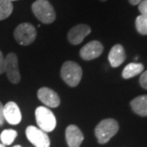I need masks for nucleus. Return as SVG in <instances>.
<instances>
[{
  "instance_id": "f03ea898",
  "label": "nucleus",
  "mask_w": 147,
  "mask_h": 147,
  "mask_svg": "<svg viewBox=\"0 0 147 147\" xmlns=\"http://www.w3.org/2000/svg\"><path fill=\"white\" fill-rule=\"evenodd\" d=\"M83 70L81 66L76 62L67 61L62 65L61 76L65 84L69 87H76L81 81Z\"/></svg>"
},
{
  "instance_id": "ddd939ff",
  "label": "nucleus",
  "mask_w": 147,
  "mask_h": 147,
  "mask_svg": "<svg viewBox=\"0 0 147 147\" xmlns=\"http://www.w3.org/2000/svg\"><path fill=\"white\" fill-rule=\"evenodd\" d=\"M108 59L112 67L116 68L121 65L126 60V53L121 44H116L110 49Z\"/></svg>"
},
{
  "instance_id": "f8f14e48",
  "label": "nucleus",
  "mask_w": 147,
  "mask_h": 147,
  "mask_svg": "<svg viewBox=\"0 0 147 147\" xmlns=\"http://www.w3.org/2000/svg\"><path fill=\"white\" fill-rule=\"evenodd\" d=\"M65 139L69 147H79L84 141L83 132L76 125L71 124L65 130Z\"/></svg>"
},
{
  "instance_id": "20e7f679",
  "label": "nucleus",
  "mask_w": 147,
  "mask_h": 147,
  "mask_svg": "<svg viewBox=\"0 0 147 147\" xmlns=\"http://www.w3.org/2000/svg\"><path fill=\"white\" fill-rule=\"evenodd\" d=\"M35 119L38 127L45 132H50L57 126V119L52 110L47 107L39 106L35 110Z\"/></svg>"
},
{
  "instance_id": "6ab92c4d",
  "label": "nucleus",
  "mask_w": 147,
  "mask_h": 147,
  "mask_svg": "<svg viewBox=\"0 0 147 147\" xmlns=\"http://www.w3.org/2000/svg\"><path fill=\"white\" fill-rule=\"evenodd\" d=\"M138 10L141 12V15L147 17V0H142L138 4Z\"/></svg>"
},
{
  "instance_id": "f3484780",
  "label": "nucleus",
  "mask_w": 147,
  "mask_h": 147,
  "mask_svg": "<svg viewBox=\"0 0 147 147\" xmlns=\"http://www.w3.org/2000/svg\"><path fill=\"white\" fill-rule=\"evenodd\" d=\"M17 137V131L13 129H5L2 131L0 135V139L4 146H9L15 141Z\"/></svg>"
},
{
  "instance_id": "1a4fd4ad",
  "label": "nucleus",
  "mask_w": 147,
  "mask_h": 147,
  "mask_svg": "<svg viewBox=\"0 0 147 147\" xmlns=\"http://www.w3.org/2000/svg\"><path fill=\"white\" fill-rule=\"evenodd\" d=\"M38 97L47 107L56 108L61 104V99L58 94L49 88H41L38 91Z\"/></svg>"
},
{
  "instance_id": "aec40b11",
  "label": "nucleus",
  "mask_w": 147,
  "mask_h": 147,
  "mask_svg": "<svg viewBox=\"0 0 147 147\" xmlns=\"http://www.w3.org/2000/svg\"><path fill=\"white\" fill-rule=\"evenodd\" d=\"M140 84L143 88L147 89V70L142 74L140 77Z\"/></svg>"
},
{
  "instance_id": "7ed1b4c3",
  "label": "nucleus",
  "mask_w": 147,
  "mask_h": 147,
  "mask_svg": "<svg viewBox=\"0 0 147 147\" xmlns=\"http://www.w3.org/2000/svg\"><path fill=\"white\" fill-rule=\"evenodd\" d=\"M34 16L43 24H51L56 20V12L47 0H37L32 4Z\"/></svg>"
},
{
  "instance_id": "39448f33",
  "label": "nucleus",
  "mask_w": 147,
  "mask_h": 147,
  "mask_svg": "<svg viewBox=\"0 0 147 147\" xmlns=\"http://www.w3.org/2000/svg\"><path fill=\"white\" fill-rule=\"evenodd\" d=\"M36 29L30 23H22L16 27L14 37L16 42L22 46H28L35 40Z\"/></svg>"
},
{
  "instance_id": "9d476101",
  "label": "nucleus",
  "mask_w": 147,
  "mask_h": 147,
  "mask_svg": "<svg viewBox=\"0 0 147 147\" xmlns=\"http://www.w3.org/2000/svg\"><path fill=\"white\" fill-rule=\"evenodd\" d=\"M91 33V28L88 25L80 24L77 25L70 29L69 31L68 38L69 42L73 45H78L84 41V39Z\"/></svg>"
},
{
  "instance_id": "0eeeda50",
  "label": "nucleus",
  "mask_w": 147,
  "mask_h": 147,
  "mask_svg": "<svg viewBox=\"0 0 147 147\" xmlns=\"http://www.w3.org/2000/svg\"><path fill=\"white\" fill-rule=\"evenodd\" d=\"M5 73L11 83L18 84L21 74L18 67V58L15 53H9L5 57Z\"/></svg>"
},
{
  "instance_id": "6e6552de",
  "label": "nucleus",
  "mask_w": 147,
  "mask_h": 147,
  "mask_svg": "<svg viewBox=\"0 0 147 147\" xmlns=\"http://www.w3.org/2000/svg\"><path fill=\"white\" fill-rule=\"evenodd\" d=\"M104 47L99 41L93 40L84 45L79 51V55L85 61H92L99 57L103 53Z\"/></svg>"
},
{
  "instance_id": "4be33fe9",
  "label": "nucleus",
  "mask_w": 147,
  "mask_h": 147,
  "mask_svg": "<svg viewBox=\"0 0 147 147\" xmlns=\"http://www.w3.org/2000/svg\"><path fill=\"white\" fill-rule=\"evenodd\" d=\"M4 115H3V105L0 101V126H2L4 123Z\"/></svg>"
},
{
  "instance_id": "b1692460",
  "label": "nucleus",
  "mask_w": 147,
  "mask_h": 147,
  "mask_svg": "<svg viewBox=\"0 0 147 147\" xmlns=\"http://www.w3.org/2000/svg\"><path fill=\"white\" fill-rule=\"evenodd\" d=\"M0 147H5V146L3 144H0Z\"/></svg>"
},
{
  "instance_id": "393cba45",
  "label": "nucleus",
  "mask_w": 147,
  "mask_h": 147,
  "mask_svg": "<svg viewBox=\"0 0 147 147\" xmlns=\"http://www.w3.org/2000/svg\"><path fill=\"white\" fill-rule=\"evenodd\" d=\"M13 147H21V146H13Z\"/></svg>"
},
{
  "instance_id": "a211bd4d",
  "label": "nucleus",
  "mask_w": 147,
  "mask_h": 147,
  "mask_svg": "<svg viewBox=\"0 0 147 147\" xmlns=\"http://www.w3.org/2000/svg\"><path fill=\"white\" fill-rule=\"evenodd\" d=\"M136 28L137 32L142 35H147V17L138 16L136 19Z\"/></svg>"
},
{
  "instance_id": "a878e982",
  "label": "nucleus",
  "mask_w": 147,
  "mask_h": 147,
  "mask_svg": "<svg viewBox=\"0 0 147 147\" xmlns=\"http://www.w3.org/2000/svg\"><path fill=\"white\" fill-rule=\"evenodd\" d=\"M9 1H11V2H13V1H17V0H9Z\"/></svg>"
},
{
  "instance_id": "dca6fc26",
  "label": "nucleus",
  "mask_w": 147,
  "mask_h": 147,
  "mask_svg": "<svg viewBox=\"0 0 147 147\" xmlns=\"http://www.w3.org/2000/svg\"><path fill=\"white\" fill-rule=\"evenodd\" d=\"M13 11V4L9 0H0V21L9 17Z\"/></svg>"
},
{
  "instance_id": "bb28decb",
  "label": "nucleus",
  "mask_w": 147,
  "mask_h": 147,
  "mask_svg": "<svg viewBox=\"0 0 147 147\" xmlns=\"http://www.w3.org/2000/svg\"><path fill=\"white\" fill-rule=\"evenodd\" d=\"M101 1H106V0H101Z\"/></svg>"
},
{
  "instance_id": "2eb2a0df",
  "label": "nucleus",
  "mask_w": 147,
  "mask_h": 147,
  "mask_svg": "<svg viewBox=\"0 0 147 147\" xmlns=\"http://www.w3.org/2000/svg\"><path fill=\"white\" fill-rule=\"evenodd\" d=\"M144 70V65L142 63H129L124 67L122 76L125 79H131L142 73Z\"/></svg>"
},
{
  "instance_id": "9b49d317",
  "label": "nucleus",
  "mask_w": 147,
  "mask_h": 147,
  "mask_svg": "<svg viewBox=\"0 0 147 147\" xmlns=\"http://www.w3.org/2000/svg\"><path fill=\"white\" fill-rule=\"evenodd\" d=\"M3 115L4 119L11 125H17L22 119L19 106L13 101H9L3 105Z\"/></svg>"
},
{
  "instance_id": "423d86ee",
  "label": "nucleus",
  "mask_w": 147,
  "mask_h": 147,
  "mask_svg": "<svg viewBox=\"0 0 147 147\" xmlns=\"http://www.w3.org/2000/svg\"><path fill=\"white\" fill-rule=\"evenodd\" d=\"M27 139L35 147H50V139L47 134L34 126H29L26 130Z\"/></svg>"
},
{
  "instance_id": "5701e85b",
  "label": "nucleus",
  "mask_w": 147,
  "mask_h": 147,
  "mask_svg": "<svg viewBox=\"0 0 147 147\" xmlns=\"http://www.w3.org/2000/svg\"><path fill=\"white\" fill-rule=\"evenodd\" d=\"M129 1V3H131V5L135 6V5H138L141 2H142V0H128Z\"/></svg>"
},
{
  "instance_id": "f257e3e1",
  "label": "nucleus",
  "mask_w": 147,
  "mask_h": 147,
  "mask_svg": "<svg viewBox=\"0 0 147 147\" xmlns=\"http://www.w3.org/2000/svg\"><path fill=\"white\" fill-rule=\"evenodd\" d=\"M119 129V123L114 119H105L100 121L95 128V135L98 143H107L118 132Z\"/></svg>"
},
{
  "instance_id": "4468645a",
  "label": "nucleus",
  "mask_w": 147,
  "mask_h": 147,
  "mask_svg": "<svg viewBox=\"0 0 147 147\" xmlns=\"http://www.w3.org/2000/svg\"><path fill=\"white\" fill-rule=\"evenodd\" d=\"M131 107L138 115L147 116V95H142L134 98L131 101Z\"/></svg>"
},
{
  "instance_id": "412c9836",
  "label": "nucleus",
  "mask_w": 147,
  "mask_h": 147,
  "mask_svg": "<svg viewBox=\"0 0 147 147\" xmlns=\"http://www.w3.org/2000/svg\"><path fill=\"white\" fill-rule=\"evenodd\" d=\"M5 72V57L3 53L0 51V74Z\"/></svg>"
}]
</instances>
